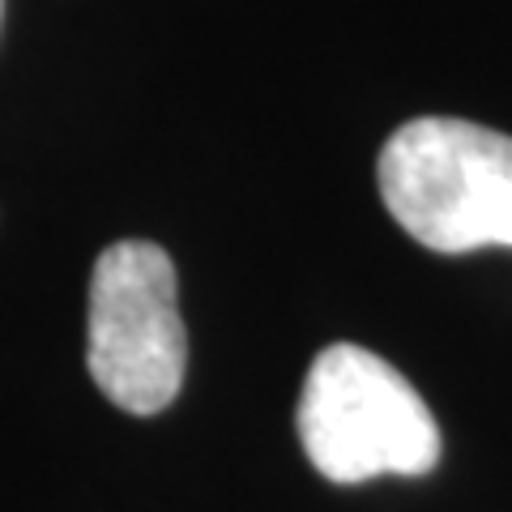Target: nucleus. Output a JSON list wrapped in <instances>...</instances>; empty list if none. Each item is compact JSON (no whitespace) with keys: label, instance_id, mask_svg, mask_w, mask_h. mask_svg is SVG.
Masks as SVG:
<instances>
[{"label":"nucleus","instance_id":"obj_2","mask_svg":"<svg viewBox=\"0 0 512 512\" xmlns=\"http://www.w3.org/2000/svg\"><path fill=\"white\" fill-rule=\"evenodd\" d=\"M299 440L329 483L427 474L440 461V427L419 389L363 346L320 350L299 393Z\"/></svg>","mask_w":512,"mask_h":512},{"label":"nucleus","instance_id":"obj_4","mask_svg":"<svg viewBox=\"0 0 512 512\" xmlns=\"http://www.w3.org/2000/svg\"><path fill=\"white\" fill-rule=\"evenodd\" d=\"M0 13H5V0H0Z\"/></svg>","mask_w":512,"mask_h":512},{"label":"nucleus","instance_id":"obj_3","mask_svg":"<svg viewBox=\"0 0 512 512\" xmlns=\"http://www.w3.org/2000/svg\"><path fill=\"white\" fill-rule=\"evenodd\" d=\"M86 363L107 402L128 414H158L180 393L188 338L175 265L150 239H120L94 261Z\"/></svg>","mask_w":512,"mask_h":512},{"label":"nucleus","instance_id":"obj_1","mask_svg":"<svg viewBox=\"0 0 512 512\" xmlns=\"http://www.w3.org/2000/svg\"><path fill=\"white\" fill-rule=\"evenodd\" d=\"M384 210L431 252L512 248V137L453 116H419L384 141Z\"/></svg>","mask_w":512,"mask_h":512}]
</instances>
